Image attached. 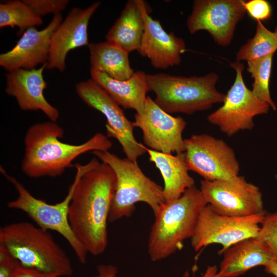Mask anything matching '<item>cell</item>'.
<instances>
[{
	"label": "cell",
	"instance_id": "6da1fadb",
	"mask_svg": "<svg viewBox=\"0 0 277 277\" xmlns=\"http://www.w3.org/2000/svg\"><path fill=\"white\" fill-rule=\"evenodd\" d=\"M116 183L111 167L100 163L80 177L69 205L71 228L93 255L102 254L108 245L107 225Z\"/></svg>",
	"mask_w": 277,
	"mask_h": 277
},
{
	"label": "cell",
	"instance_id": "7a4b0ae2",
	"mask_svg": "<svg viewBox=\"0 0 277 277\" xmlns=\"http://www.w3.org/2000/svg\"><path fill=\"white\" fill-rule=\"evenodd\" d=\"M64 130L51 121L34 124L28 129L24 138L25 153L22 172L32 178L56 177L74 167V160L90 151H108L111 141L102 133H96L78 145L62 142Z\"/></svg>",
	"mask_w": 277,
	"mask_h": 277
},
{
	"label": "cell",
	"instance_id": "3957f363",
	"mask_svg": "<svg viewBox=\"0 0 277 277\" xmlns=\"http://www.w3.org/2000/svg\"><path fill=\"white\" fill-rule=\"evenodd\" d=\"M195 185L178 199L165 202L154 215L148 242V253L153 262L161 261L181 250L184 242L194 233L199 216L207 205Z\"/></svg>",
	"mask_w": 277,
	"mask_h": 277
},
{
	"label": "cell",
	"instance_id": "277c9868",
	"mask_svg": "<svg viewBox=\"0 0 277 277\" xmlns=\"http://www.w3.org/2000/svg\"><path fill=\"white\" fill-rule=\"evenodd\" d=\"M0 246L24 266L60 277L73 273L67 254L49 231L31 223L20 222L2 227Z\"/></svg>",
	"mask_w": 277,
	"mask_h": 277
},
{
	"label": "cell",
	"instance_id": "5b68a950",
	"mask_svg": "<svg viewBox=\"0 0 277 277\" xmlns=\"http://www.w3.org/2000/svg\"><path fill=\"white\" fill-rule=\"evenodd\" d=\"M146 77L150 91L155 94V103L169 114H191L208 110L223 103L226 95L217 90L219 76L213 72L200 76L160 73Z\"/></svg>",
	"mask_w": 277,
	"mask_h": 277
},
{
	"label": "cell",
	"instance_id": "8992f818",
	"mask_svg": "<svg viewBox=\"0 0 277 277\" xmlns=\"http://www.w3.org/2000/svg\"><path fill=\"white\" fill-rule=\"evenodd\" d=\"M98 163L95 159H92L85 165L74 164L76 172L68 193L62 201L55 204H50L35 197L15 177L8 174L3 167L0 169L2 174L14 186L17 193V197L15 200L8 202V208L24 212L39 227L60 234L69 244L80 263L83 264L86 262L88 252L71 228L68 220L69 207L80 177L96 167Z\"/></svg>",
	"mask_w": 277,
	"mask_h": 277
},
{
	"label": "cell",
	"instance_id": "52a82bcc",
	"mask_svg": "<svg viewBox=\"0 0 277 277\" xmlns=\"http://www.w3.org/2000/svg\"><path fill=\"white\" fill-rule=\"evenodd\" d=\"M92 153L102 162L110 166L116 178V188L111 204L108 221L114 222L123 217L131 216L135 204L148 205L155 215L165 202L163 187L147 176L137 163L127 157L122 159L108 151H93Z\"/></svg>",
	"mask_w": 277,
	"mask_h": 277
},
{
	"label": "cell",
	"instance_id": "ba28073f",
	"mask_svg": "<svg viewBox=\"0 0 277 277\" xmlns=\"http://www.w3.org/2000/svg\"><path fill=\"white\" fill-rule=\"evenodd\" d=\"M266 211L259 214L233 216L221 214L207 204L201 210L190 238L195 251L212 244H219L222 248L219 254L233 244L258 235Z\"/></svg>",
	"mask_w": 277,
	"mask_h": 277
},
{
	"label": "cell",
	"instance_id": "9c48e42d",
	"mask_svg": "<svg viewBox=\"0 0 277 277\" xmlns=\"http://www.w3.org/2000/svg\"><path fill=\"white\" fill-rule=\"evenodd\" d=\"M236 72L234 82L225 95L223 105L209 114V123L217 126L228 136L241 130H251L254 116L268 113L270 105L258 98L246 86L240 61L231 63Z\"/></svg>",
	"mask_w": 277,
	"mask_h": 277
},
{
	"label": "cell",
	"instance_id": "30bf717a",
	"mask_svg": "<svg viewBox=\"0 0 277 277\" xmlns=\"http://www.w3.org/2000/svg\"><path fill=\"white\" fill-rule=\"evenodd\" d=\"M188 170L207 181L224 180L239 175L240 164L234 150L224 141L207 134L184 139Z\"/></svg>",
	"mask_w": 277,
	"mask_h": 277
},
{
	"label": "cell",
	"instance_id": "8fae6325",
	"mask_svg": "<svg viewBox=\"0 0 277 277\" xmlns=\"http://www.w3.org/2000/svg\"><path fill=\"white\" fill-rule=\"evenodd\" d=\"M75 90L87 106L105 115L108 122L107 136L116 139L126 157L137 163V159L146 152L145 146L135 140L133 122L126 117L120 106L92 80L79 82L75 85Z\"/></svg>",
	"mask_w": 277,
	"mask_h": 277
},
{
	"label": "cell",
	"instance_id": "7c38bea8",
	"mask_svg": "<svg viewBox=\"0 0 277 277\" xmlns=\"http://www.w3.org/2000/svg\"><path fill=\"white\" fill-rule=\"evenodd\" d=\"M200 189L207 204L221 214L243 216L265 212L259 188L243 176L224 180H203Z\"/></svg>",
	"mask_w": 277,
	"mask_h": 277
},
{
	"label": "cell",
	"instance_id": "4fadbf2b",
	"mask_svg": "<svg viewBox=\"0 0 277 277\" xmlns=\"http://www.w3.org/2000/svg\"><path fill=\"white\" fill-rule=\"evenodd\" d=\"M245 1L242 0L194 1L191 13L187 20L191 34L206 30L216 43L229 45L238 23L245 16Z\"/></svg>",
	"mask_w": 277,
	"mask_h": 277
},
{
	"label": "cell",
	"instance_id": "5bb4252c",
	"mask_svg": "<svg viewBox=\"0 0 277 277\" xmlns=\"http://www.w3.org/2000/svg\"><path fill=\"white\" fill-rule=\"evenodd\" d=\"M133 124L141 130L147 148L166 153L185 151L182 133L186 121L181 116H173L163 110L150 96H147L144 113H136Z\"/></svg>",
	"mask_w": 277,
	"mask_h": 277
},
{
	"label": "cell",
	"instance_id": "9a60e30c",
	"mask_svg": "<svg viewBox=\"0 0 277 277\" xmlns=\"http://www.w3.org/2000/svg\"><path fill=\"white\" fill-rule=\"evenodd\" d=\"M143 14L145 28L137 52L147 57L156 69H166L179 65L186 50L183 39L171 32L167 33L160 22L149 14L150 8L144 0H138Z\"/></svg>",
	"mask_w": 277,
	"mask_h": 277
},
{
	"label": "cell",
	"instance_id": "2e32d148",
	"mask_svg": "<svg viewBox=\"0 0 277 277\" xmlns=\"http://www.w3.org/2000/svg\"><path fill=\"white\" fill-rule=\"evenodd\" d=\"M100 5L101 3L97 2L85 9L75 7L70 10L52 35L46 68L64 71L68 53L75 48L88 46L89 22Z\"/></svg>",
	"mask_w": 277,
	"mask_h": 277
},
{
	"label": "cell",
	"instance_id": "e0dca14e",
	"mask_svg": "<svg viewBox=\"0 0 277 277\" xmlns=\"http://www.w3.org/2000/svg\"><path fill=\"white\" fill-rule=\"evenodd\" d=\"M61 13L54 15L43 29H27L10 50L0 55V65L8 72L18 69H35L47 63L52 35L62 22Z\"/></svg>",
	"mask_w": 277,
	"mask_h": 277
},
{
	"label": "cell",
	"instance_id": "ac0fdd59",
	"mask_svg": "<svg viewBox=\"0 0 277 277\" xmlns=\"http://www.w3.org/2000/svg\"><path fill=\"white\" fill-rule=\"evenodd\" d=\"M46 63L38 69H18L6 74L5 92L14 97L19 108L24 111L41 110L56 122L59 112L45 98L44 91L47 83L43 76Z\"/></svg>",
	"mask_w": 277,
	"mask_h": 277
},
{
	"label": "cell",
	"instance_id": "d6986e66",
	"mask_svg": "<svg viewBox=\"0 0 277 277\" xmlns=\"http://www.w3.org/2000/svg\"><path fill=\"white\" fill-rule=\"evenodd\" d=\"M220 277H238L258 266H265L275 259L269 249L256 237L242 240L222 253Z\"/></svg>",
	"mask_w": 277,
	"mask_h": 277
},
{
	"label": "cell",
	"instance_id": "ffe728a7",
	"mask_svg": "<svg viewBox=\"0 0 277 277\" xmlns=\"http://www.w3.org/2000/svg\"><path fill=\"white\" fill-rule=\"evenodd\" d=\"M91 80L105 90L123 109H133L142 114L147 92L150 91L146 75L137 71L129 79L120 81L102 72L90 69Z\"/></svg>",
	"mask_w": 277,
	"mask_h": 277
},
{
	"label": "cell",
	"instance_id": "44dd1931",
	"mask_svg": "<svg viewBox=\"0 0 277 277\" xmlns=\"http://www.w3.org/2000/svg\"><path fill=\"white\" fill-rule=\"evenodd\" d=\"M145 149L149 161L154 164L163 177L165 202L178 199L187 189L195 185L194 179L188 173L184 152L173 155L146 147Z\"/></svg>",
	"mask_w": 277,
	"mask_h": 277
},
{
	"label": "cell",
	"instance_id": "7402d4cb",
	"mask_svg": "<svg viewBox=\"0 0 277 277\" xmlns=\"http://www.w3.org/2000/svg\"><path fill=\"white\" fill-rule=\"evenodd\" d=\"M144 28L143 14L138 0H129L106 35V41L119 46L128 53L137 51Z\"/></svg>",
	"mask_w": 277,
	"mask_h": 277
},
{
	"label": "cell",
	"instance_id": "603a6c76",
	"mask_svg": "<svg viewBox=\"0 0 277 277\" xmlns=\"http://www.w3.org/2000/svg\"><path fill=\"white\" fill-rule=\"evenodd\" d=\"M88 46L90 69L120 81L127 80L134 73L130 65L129 53L119 46L107 41L90 43Z\"/></svg>",
	"mask_w": 277,
	"mask_h": 277
},
{
	"label": "cell",
	"instance_id": "cb8c5ba5",
	"mask_svg": "<svg viewBox=\"0 0 277 277\" xmlns=\"http://www.w3.org/2000/svg\"><path fill=\"white\" fill-rule=\"evenodd\" d=\"M277 50V27L274 31L258 21L254 36L236 53V61H250L273 54Z\"/></svg>",
	"mask_w": 277,
	"mask_h": 277
},
{
	"label": "cell",
	"instance_id": "d4e9b609",
	"mask_svg": "<svg viewBox=\"0 0 277 277\" xmlns=\"http://www.w3.org/2000/svg\"><path fill=\"white\" fill-rule=\"evenodd\" d=\"M42 17L24 1H10L0 4V28L17 27L20 31L41 25Z\"/></svg>",
	"mask_w": 277,
	"mask_h": 277
},
{
	"label": "cell",
	"instance_id": "484cf974",
	"mask_svg": "<svg viewBox=\"0 0 277 277\" xmlns=\"http://www.w3.org/2000/svg\"><path fill=\"white\" fill-rule=\"evenodd\" d=\"M273 55L248 61L247 71L254 80L251 90L252 93L275 110L276 107L271 98L269 88Z\"/></svg>",
	"mask_w": 277,
	"mask_h": 277
},
{
	"label": "cell",
	"instance_id": "4316f807",
	"mask_svg": "<svg viewBox=\"0 0 277 277\" xmlns=\"http://www.w3.org/2000/svg\"><path fill=\"white\" fill-rule=\"evenodd\" d=\"M256 238L267 246L277 261V211L266 213Z\"/></svg>",
	"mask_w": 277,
	"mask_h": 277
},
{
	"label": "cell",
	"instance_id": "83f0119b",
	"mask_svg": "<svg viewBox=\"0 0 277 277\" xmlns=\"http://www.w3.org/2000/svg\"><path fill=\"white\" fill-rule=\"evenodd\" d=\"M38 15L60 14L69 3L68 0H23Z\"/></svg>",
	"mask_w": 277,
	"mask_h": 277
},
{
	"label": "cell",
	"instance_id": "f1b7e54d",
	"mask_svg": "<svg viewBox=\"0 0 277 277\" xmlns=\"http://www.w3.org/2000/svg\"><path fill=\"white\" fill-rule=\"evenodd\" d=\"M244 5L249 15L258 21L267 20L271 16V7L265 0H250L245 2Z\"/></svg>",
	"mask_w": 277,
	"mask_h": 277
},
{
	"label": "cell",
	"instance_id": "f546056e",
	"mask_svg": "<svg viewBox=\"0 0 277 277\" xmlns=\"http://www.w3.org/2000/svg\"><path fill=\"white\" fill-rule=\"evenodd\" d=\"M18 262L0 246V277H13Z\"/></svg>",
	"mask_w": 277,
	"mask_h": 277
},
{
	"label": "cell",
	"instance_id": "4dcf8cb0",
	"mask_svg": "<svg viewBox=\"0 0 277 277\" xmlns=\"http://www.w3.org/2000/svg\"><path fill=\"white\" fill-rule=\"evenodd\" d=\"M13 277H60L55 273L42 272L36 269L27 267L18 263Z\"/></svg>",
	"mask_w": 277,
	"mask_h": 277
},
{
	"label": "cell",
	"instance_id": "1f68e13d",
	"mask_svg": "<svg viewBox=\"0 0 277 277\" xmlns=\"http://www.w3.org/2000/svg\"><path fill=\"white\" fill-rule=\"evenodd\" d=\"M97 272L93 277H116L117 269L111 264H101L97 267Z\"/></svg>",
	"mask_w": 277,
	"mask_h": 277
},
{
	"label": "cell",
	"instance_id": "d6a6232c",
	"mask_svg": "<svg viewBox=\"0 0 277 277\" xmlns=\"http://www.w3.org/2000/svg\"><path fill=\"white\" fill-rule=\"evenodd\" d=\"M183 277H190L189 273L186 271ZM201 277H220L218 274V268L215 265H209Z\"/></svg>",
	"mask_w": 277,
	"mask_h": 277
},
{
	"label": "cell",
	"instance_id": "836d02e7",
	"mask_svg": "<svg viewBox=\"0 0 277 277\" xmlns=\"http://www.w3.org/2000/svg\"><path fill=\"white\" fill-rule=\"evenodd\" d=\"M265 271L277 277V261L273 260L265 266Z\"/></svg>",
	"mask_w": 277,
	"mask_h": 277
}]
</instances>
